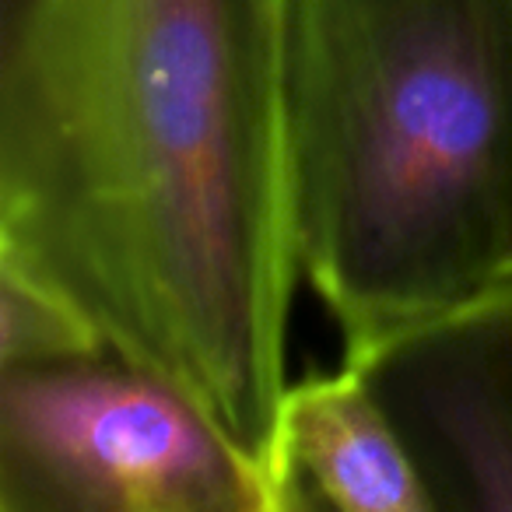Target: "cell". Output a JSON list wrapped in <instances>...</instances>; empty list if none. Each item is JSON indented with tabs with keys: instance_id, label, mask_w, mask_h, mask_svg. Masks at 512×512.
<instances>
[{
	"instance_id": "obj_1",
	"label": "cell",
	"mask_w": 512,
	"mask_h": 512,
	"mask_svg": "<svg viewBox=\"0 0 512 512\" xmlns=\"http://www.w3.org/2000/svg\"><path fill=\"white\" fill-rule=\"evenodd\" d=\"M292 0H4L0 256L169 379L271 505L299 278Z\"/></svg>"
},
{
	"instance_id": "obj_2",
	"label": "cell",
	"mask_w": 512,
	"mask_h": 512,
	"mask_svg": "<svg viewBox=\"0 0 512 512\" xmlns=\"http://www.w3.org/2000/svg\"><path fill=\"white\" fill-rule=\"evenodd\" d=\"M285 106L344 358L512 288V0H292Z\"/></svg>"
},
{
	"instance_id": "obj_3",
	"label": "cell",
	"mask_w": 512,
	"mask_h": 512,
	"mask_svg": "<svg viewBox=\"0 0 512 512\" xmlns=\"http://www.w3.org/2000/svg\"><path fill=\"white\" fill-rule=\"evenodd\" d=\"M0 512H271L183 390L116 351L0 372Z\"/></svg>"
},
{
	"instance_id": "obj_4",
	"label": "cell",
	"mask_w": 512,
	"mask_h": 512,
	"mask_svg": "<svg viewBox=\"0 0 512 512\" xmlns=\"http://www.w3.org/2000/svg\"><path fill=\"white\" fill-rule=\"evenodd\" d=\"M404 439L435 512H512V288L351 355Z\"/></svg>"
},
{
	"instance_id": "obj_5",
	"label": "cell",
	"mask_w": 512,
	"mask_h": 512,
	"mask_svg": "<svg viewBox=\"0 0 512 512\" xmlns=\"http://www.w3.org/2000/svg\"><path fill=\"white\" fill-rule=\"evenodd\" d=\"M435 512L432 495L355 362L288 386L278 407L271 512Z\"/></svg>"
},
{
	"instance_id": "obj_6",
	"label": "cell",
	"mask_w": 512,
	"mask_h": 512,
	"mask_svg": "<svg viewBox=\"0 0 512 512\" xmlns=\"http://www.w3.org/2000/svg\"><path fill=\"white\" fill-rule=\"evenodd\" d=\"M113 351L67 299L0 256V372L78 362Z\"/></svg>"
}]
</instances>
